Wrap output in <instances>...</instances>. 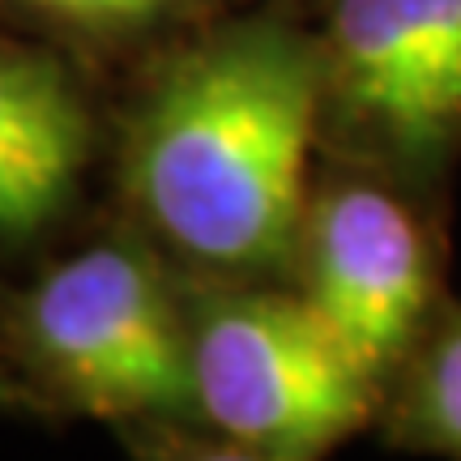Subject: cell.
Returning <instances> with one entry per match:
<instances>
[{
  "label": "cell",
  "mask_w": 461,
  "mask_h": 461,
  "mask_svg": "<svg viewBox=\"0 0 461 461\" xmlns=\"http://www.w3.org/2000/svg\"><path fill=\"white\" fill-rule=\"evenodd\" d=\"M330 103L325 48L291 26H240L193 51L137 129L132 184L149 222L214 265L291 248L303 171Z\"/></svg>",
  "instance_id": "1"
},
{
  "label": "cell",
  "mask_w": 461,
  "mask_h": 461,
  "mask_svg": "<svg viewBox=\"0 0 461 461\" xmlns=\"http://www.w3.org/2000/svg\"><path fill=\"white\" fill-rule=\"evenodd\" d=\"M193 397L218 428L274 457L325 453L372 414L380 380L308 299L235 295L188 342Z\"/></svg>",
  "instance_id": "2"
},
{
  "label": "cell",
  "mask_w": 461,
  "mask_h": 461,
  "mask_svg": "<svg viewBox=\"0 0 461 461\" xmlns=\"http://www.w3.org/2000/svg\"><path fill=\"white\" fill-rule=\"evenodd\" d=\"M325 73L363 158L440 193L461 154V0H333Z\"/></svg>",
  "instance_id": "3"
},
{
  "label": "cell",
  "mask_w": 461,
  "mask_h": 461,
  "mask_svg": "<svg viewBox=\"0 0 461 461\" xmlns=\"http://www.w3.org/2000/svg\"><path fill=\"white\" fill-rule=\"evenodd\" d=\"M39 355L95 414H163L193 397L188 342L137 252L90 248L31 299Z\"/></svg>",
  "instance_id": "4"
},
{
  "label": "cell",
  "mask_w": 461,
  "mask_h": 461,
  "mask_svg": "<svg viewBox=\"0 0 461 461\" xmlns=\"http://www.w3.org/2000/svg\"><path fill=\"white\" fill-rule=\"evenodd\" d=\"M308 303L376 380L393 376L436 316L423 210L384 180L333 184L308 218Z\"/></svg>",
  "instance_id": "5"
},
{
  "label": "cell",
  "mask_w": 461,
  "mask_h": 461,
  "mask_svg": "<svg viewBox=\"0 0 461 461\" xmlns=\"http://www.w3.org/2000/svg\"><path fill=\"white\" fill-rule=\"evenodd\" d=\"M86 158V115L56 65L0 48V235L65 210Z\"/></svg>",
  "instance_id": "6"
},
{
  "label": "cell",
  "mask_w": 461,
  "mask_h": 461,
  "mask_svg": "<svg viewBox=\"0 0 461 461\" xmlns=\"http://www.w3.org/2000/svg\"><path fill=\"white\" fill-rule=\"evenodd\" d=\"M402 367L397 436L414 448L461 457V312L431 316Z\"/></svg>",
  "instance_id": "7"
},
{
  "label": "cell",
  "mask_w": 461,
  "mask_h": 461,
  "mask_svg": "<svg viewBox=\"0 0 461 461\" xmlns=\"http://www.w3.org/2000/svg\"><path fill=\"white\" fill-rule=\"evenodd\" d=\"M31 5L73 17V22H141L176 0H31Z\"/></svg>",
  "instance_id": "8"
}]
</instances>
